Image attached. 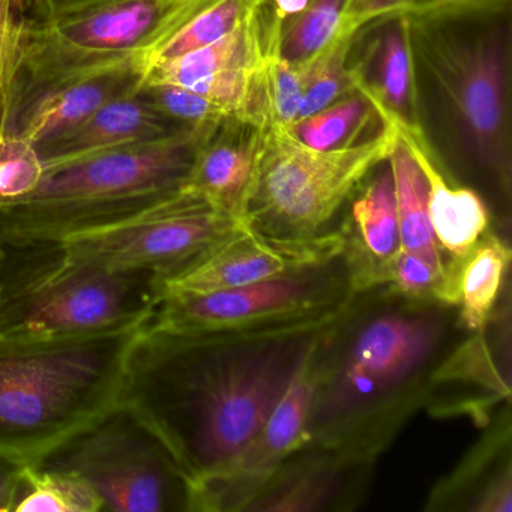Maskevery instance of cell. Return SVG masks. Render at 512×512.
I'll return each mask as SVG.
<instances>
[{"label":"cell","mask_w":512,"mask_h":512,"mask_svg":"<svg viewBox=\"0 0 512 512\" xmlns=\"http://www.w3.org/2000/svg\"><path fill=\"white\" fill-rule=\"evenodd\" d=\"M500 2L506 0H346V7L335 35L343 38L353 37L359 29L379 20L430 16Z\"/></svg>","instance_id":"f1b7e54d"},{"label":"cell","mask_w":512,"mask_h":512,"mask_svg":"<svg viewBox=\"0 0 512 512\" xmlns=\"http://www.w3.org/2000/svg\"><path fill=\"white\" fill-rule=\"evenodd\" d=\"M257 4L259 0H214L148 56V70L226 37Z\"/></svg>","instance_id":"484cf974"},{"label":"cell","mask_w":512,"mask_h":512,"mask_svg":"<svg viewBox=\"0 0 512 512\" xmlns=\"http://www.w3.org/2000/svg\"><path fill=\"white\" fill-rule=\"evenodd\" d=\"M395 128L382 124L376 136L349 148L317 151L271 124L248 220L275 236L305 238L319 230L391 154Z\"/></svg>","instance_id":"ba28073f"},{"label":"cell","mask_w":512,"mask_h":512,"mask_svg":"<svg viewBox=\"0 0 512 512\" xmlns=\"http://www.w3.org/2000/svg\"><path fill=\"white\" fill-rule=\"evenodd\" d=\"M346 0H313L281 35L277 61L304 64L337 34Z\"/></svg>","instance_id":"83f0119b"},{"label":"cell","mask_w":512,"mask_h":512,"mask_svg":"<svg viewBox=\"0 0 512 512\" xmlns=\"http://www.w3.org/2000/svg\"><path fill=\"white\" fill-rule=\"evenodd\" d=\"M371 173L373 178L355 199L350 211L358 235L356 242L361 248L358 257H362L358 262H349L355 289L356 280L364 272L385 262L401 247L394 176L388 158Z\"/></svg>","instance_id":"ffe728a7"},{"label":"cell","mask_w":512,"mask_h":512,"mask_svg":"<svg viewBox=\"0 0 512 512\" xmlns=\"http://www.w3.org/2000/svg\"><path fill=\"white\" fill-rule=\"evenodd\" d=\"M269 127L226 116L194 158L184 188L239 220L248 221Z\"/></svg>","instance_id":"9a60e30c"},{"label":"cell","mask_w":512,"mask_h":512,"mask_svg":"<svg viewBox=\"0 0 512 512\" xmlns=\"http://www.w3.org/2000/svg\"><path fill=\"white\" fill-rule=\"evenodd\" d=\"M511 262L508 245L494 235H482L475 247L458 259L457 293L460 322L469 331L487 325Z\"/></svg>","instance_id":"7402d4cb"},{"label":"cell","mask_w":512,"mask_h":512,"mask_svg":"<svg viewBox=\"0 0 512 512\" xmlns=\"http://www.w3.org/2000/svg\"><path fill=\"white\" fill-rule=\"evenodd\" d=\"M247 223L182 187L134 217L53 245L68 259L110 269H143L163 280Z\"/></svg>","instance_id":"8fae6325"},{"label":"cell","mask_w":512,"mask_h":512,"mask_svg":"<svg viewBox=\"0 0 512 512\" xmlns=\"http://www.w3.org/2000/svg\"><path fill=\"white\" fill-rule=\"evenodd\" d=\"M32 2L40 13V19H52L67 11L94 4L98 0H32Z\"/></svg>","instance_id":"836d02e7"},{"label":"cell","mask_w":512,"mask_h":512,"mask_svg":"<svg viewBox=\"0 0 512 512\" xmlns=\"http://www.w3.org/2000/svg\"><path fill=\"white\" fill-rule=\"evenodd\" d=\"M184 128L164 118L137 89L101 107L76 130L34 151L46 170L95 152L166 139Z\"/></svg>","instance_id":"ac0fdd59"},{"label":"cell","mask_w":512,"mask_h":512,"mask_svg":"<svg viewBox=\"0 0 512 512\" xmlns=\"http://www.w3.org/2000/svg\"><path fill=\"white\" fill-rule=\"evenodd\" d=\"M388 161L394 176L401 247L434 262H445L428 214L427 179L398 134Z\"/></svg>","instance_id":"603a6c76"},{"label":"cell","mask_w":512,"mask_h":512,"mask_svg":"<svg viewBox=\"0 0 512 512\" xmlns=\"http://www.w3.org/2000/svg\"><path fill=\"white\" fill-rule=\"evenodd\" d=\"M0 256V332L59 334L107 328L152 313L157 274L68 259L56 245Z\"/></svg>","instance_id":"52a82bcc"},{"label":"cell","mask_w":512,"mask_h":512,"mask_svg":"<svg viewBox=\"0 0 512 512\" xmlns=\"http://www.w3.org/2000/svg\"><path fill=\"white\" fill-rule=\"evenodd\" d=\"M220 121L43 170L34 190L0 200V248L59 244L127 220L173 196L184 187L197 151Z\"/></svg>","instance_id":"5b68a950"},{"label":"cell","mask_w":512,"mask_h":512,"mask_svg":"<svg viewBox=\"0 0 512 512\" xmlns=\"http://www.w3.org/2000/svg\"><path fill=\"white\" fill-rule=\"evenodd\" d=\"M334 262L218 292L163 296L152 326L232 338L323 323L358 292L352 271L335 274Z\"/></svg>","instance_id":"30bf717a"},{"label":"cell","mask_w":512,"mask_h":512,"mask_svg":"<svg viewBox=\"0 0 512 512\" xmlns=\"http://www.w3.org/2000/svg\"><path fill=\"white\" fill-rule=\"evenodd\" d=\"M374 121L382 122L371 101L355 89L325 109L286 127L305 146L317 151H332L361 143L362 134Z\"/></svg>","instance_id":"cb8c5ba5"},{"label":"cell","mask_w":512,"mask_h":512,"mask_svg":"<svg viewBox=\"0 0 512 512\" xmlns=\"http://www.w3.org/2000/svg\"><path fill=\"white\" fill-rule=\"evenodd\" d=\"M16 512H101L103 502L88 482L64 470L29 464L23 469Z\"/></svg>","instance_id":"d4e9b609"},{"label":"cell","mask_w":512,"mask_h":512,"mask_svg":"<svg viewBox=\"0 0 512 512\" xmlns=\"http://www.w3.org/2000/svg\"><path fill=\"white\" fill-rule=\"evenodd\" d=\"M257 7L221 40L152 65L146 82L190 89L232 118L262 127L274 124L269 62L263 50Z\"/></svg>","instance_id":"7c38bea8"},{"label":"cell","mask_w":512,"mask_h":512,"mask_svg":"<svg viewBox=\"0 0 512 512\" xmlns=\"http://www.w3.org/2000/svg\"><path fill=\"white\" fill-rule=\"evenodd\" d=\"M322 325L227 338L164 331L152 322L131 350L119 394L167 446L196 488L220 478L262 431Z\"/></svg>","instance_id":"6da1fadb"},{"label":"cell","mask_w":512,"mask_h":512,"mask_svg":"<svg viewBox=\"0 0 512 512\" xmlns=\"http://www.w3.org/2000/svg\"><path fill=\"white\" fill-rule=\"evenodd\" d=\"M512 0L403 17L416 128L449 181L508 199Z\"/></svg>","instance_id":"7a4b0ae2"},{"label":"cell","mask_w":512,"mask_h":512,"mask_svg":"<svg viewBox=\"0 0 512 512\" xmlns=\"http://www.w3.org/2000/svg\"><path fill=\"white\" fill-rule=\"evenodd\" d=\"M29 17L28 0H0V139L4 136L20 43Z\"/></svg>","instance_id":"4dcf8cb0"},{"label":"cell","mask_w":512,"mask_h":512,"mask_svg":"<svg viewBox=\"0 0 512 512\" xmlns=\"http://www.w3.org/2000/svg\"><path fill=\"white\" fill-rule=\"evenodd\" d=\"M394 128L427 179L428 214L437 244L452 259H461L487 232L490 214L484 199L472 188L452 185L428 151L418 128Z\"/></svg>","instance_id":"d6986e66"},{"label":"cell","mask_w":512,"mask_h":512,"mask_svg":"<svg viewBox=\"0 0 512 512\" xmlns=\"http://www.w3.org/2000/svg\"><path fill=\"white\" fill-rule=\"evenodd\" d=\"M347 64L355 89L371 101L382 124L416 127L403 17L379 20L359 29Z\"/></svg>","instance_id":"e0dca14e"},{"label":"cell","mask_w":512,"mask_h":512,"mask_svg":"<svg viewBox=\"0 0 512 512\" xmlns=\"http://www.w3.org/2000/svg\"><path fill=\"white\" fill-rule=\"evenodd\" d=\"M148 74L146 56H136L106 70L80 77L35 101L0 142L46 145L76 130L95 112L137 91Z\"/></svg>","instance_id":"2e32d148"},{"label":"cell","mask_w":512,"mask_h":512,"mask_svg":"<svg viewBox=\"0 0 512 512\" xmlns=\"http://www.w3.org/2000/svg\"><path fill=\"white\" fill-rule=\"evenodd\" d=\"M316 347L293 374L262 431L244 454L220 478L193 491L191 511H247L284 463L308 446V422L317 385Z\"/></svg>","instance_id":"5bb4252c"},{"label":"cell","mask_w":512,"mask_h":512,"mask_svg":"<svg viewBox=\"0 0 512 512\" xmlns=\"http://www.w3.org/2000/svg\"><path fill=\"white\" fill-rule=\"evenodd\" d=\"M355 37V35H353ZM353 37H334L325 49L305 62L304 94H302L299 118L313 115L355 91L352 70L347 64ZM296 122V121H295Z\"/></svg>","instance_id":"4316f807"},{"label":"cell","mask_w":512,"mask_h":512,"mask_svg":"<svg viewBox=\"0 0 512 512\" xmlns=\"http://www.w3.org/2000/svg\"><path fill=\"white\" fill-rule=\"evenodd\" d=\"M0 256H2V248H0Z\"/></svg>","instance_id":"e575fe53"},{"label":"cell","mask_w":512,"mask_h":512,"mask_svg":"<svg viewBox=\"0 0 512 512\" xmlns=\"http://www.w3.org/2000/svg\"><path fill=\"white\" fill-rule=\"evenodd\" d=\"M139 94L164 118L182 127L220 121L227 116L220 106L208 98L181 86L145 80L139 88Z\"/></svg>","instance_id":"f546056e"},{"label":"cell","mask_w":512,"mask_h":512,"mask_svg":"<svg viewBox=\"0 0 512 512\" xmlns=\"http://www.w3.org/2000/svg\"><path fill=\"white\" fill-rule=\"evenodd\" d=\"M25 466L0 455V512H13L16 508Z\"/></svg>","instance_id":"d6a6232c"},{"label":"cell","mask_w":512,"mask_h":512,"mask_svg":"<svg viewBox=\"0 0 512 512\" xmlns=\"http://www.w3.org/2000/svg\"><path fill=\"white\" fill-rule=\"evenodd\" d=\"M344 326L332 346L317 344L310 443L358 457L380 425L403 412L445 343L446 305L407 301ZM376 428V430H377Z\"/></svg>","instance_id":"277c9868"},{"label":"cell","mask_w":512,"mask_h":512,"mask_svg":"<svg viewBox=\"0 0 512 512\" xmlns=\"http://www.w3.org/2000/svg\"><path fill=\"white\" fill-rule=\"evenodd\" d=\"M458 259L434 262L419 254L398 248L385 262L368 269L356 280V290L373 286H391L407 301L457 307Z\"/></svg>","instance_id":"44dd1931"},{"label":"cell","mask_w":512,"mask_h":512,"mask_svg":"<svg viewBox=\"0 0 512 512\" xmlns=\"http://www.w3.org/2000/svg\"><path fill=\"white\" fill-rule=\"evenodd\" d=\"M346 244L338 233L289 238L247 223L187 268L158 281L161 298L218 292L326 265L346 254Z\"/></svg>","instance_id":"4fadbf2b"},{"label":"cell","mask_w":512,"mask_h":512,"mask_svg":"<svg viewBox=\"0 0 512 512\" xmlns=\"http://www.w3.org/2000/svg\"><path fill=\"white\" fill-rule=\"evenodd\" d=\"M511 491V467L506 466V469L482 490L469 509L478 512H509L512 508Z\"/></svg>","instance_id":"1f68e13d"},{"label":"cell","mask_w":512,"mask_h":512,"mask_svg":"<svg viewBox=\"0 0 512 512\" xmlns=\"http://www.w3.org/2000/svg\"><path fill=\"white\" fill-rule=\"evenodd\" d=\"M37 466L88 482L103 511H191L187 476L160 437L122 406Z\"/></svg>","instance_id":"9c48e42d"},{"label":"cell","mask_w":512,"mask_h":512,"mask_svg":"<svg viewBox=\"0 0 512 512\" xmlns=\"http://www.w3.org/2000/svg\"><path fill=\"white\" fill-rule=\"evenodd\" d=\"M214 0H98L23 29L4 134L44 95L151 55Z\"/></svg>","instance_id":"8992f818"},{"label":"cell","mask_w":512,"mask_h":512,"mask_svg":"<svg viewBox=\"0 0 512 512\" xmlns=\"http://www.w3.org/2000/svg\"><path fill=\"white\" fill-rule=\"evenodd\" d=\"M154 313L92 331L0 332V455L38 464L115 410Z\"/></svg>","instance_id":"3957f363"}]
</instances>
